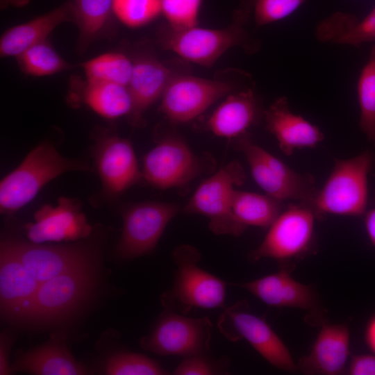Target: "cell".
Returning <instances> with one entry per match:
<instances>
[{"mask_svg":"<svg viewBox=\"0 0 375 375\" xmlns=\"http://www.w3.org/2000/svg\"><path fill=\"white\" fill-rule=\"evenodd\" d=\"M88 163L62 156L54 146L42 142L0 183V210L11 214L26 206L49 181L69 171H89Z\"/></svg>","mask_w":375,"mask_h":375,"instance_id":"obj_1","label":"cell"},{"mask_svg":"<svg viewBox=\"0 0 375 375\" xmlns=\"http://www.w3.org/2000/svg\"><path fill=\"white\" fill-rule=\"evenodd\" d=\"M176 269L172 286L160 297L164 309L187 315L193 310L224 308L226 283L199 266L201 254L181 244L172 253Z\"/></svg>","mask_w":375,"mask_h":375,"instance_id":"obj_2","label":"cell"},{"mask_svg":"<svg viewBox=\"0 0 375 375\" xmlns=\"http://www.w3.org/2000/svg\"><path fill=\"white\" fill-rule=\"evenodd\" d=\"M373 165L370 151L349 159H336L331 174L308 205L317 219L326 215L360 216L366 212L368 176Z\"/></svg>","mask_w":375,"mask_h":375,"instance_id":"obj_3","label":"cell"},{"mask_svg":"<svg viewBox=\"0 0 375 375\" xmlns=\"http://www.w3.org/2000/svg\"><path fill=\"white\" fill-rule=\"evenodd\" d=\"M244 20L241 17L233 25L219 29L198 26L174 29L168 26L159 31V41L164 49L181 58L210 67L233 47L241 46L249 52L258 48L259 42L244 29Z\"/></svg>","mask_w":375,"mask_h":375,"instance_id":"obj_4","label":"cell"},{"mask_svg":"<svg viewBox=\"0 0 375 375\" xmlns=\"http://www.w3.org/2000/svg\"><path fill=\"white\" fill-rule=\"evenodd\" d=\"M246 179L242 166L233 161L205 179L197 188L183 211L209 219V229L216 235L240 236L247 228L235 218L233 209L235 186Z\"/></svg>","mask_w":375,"mask_h":375,"instance_id":"obj_5","label":"cell"},{"mask_svg":"<svg viewBox=\"0 0 375 375\" xmlns=\"http://www.w3.org/2000/svg\"><path fill=\"white\" fill-rule=\"evenodd\" d=\"M256 183L278 200H294L309 205L318 188L310 174H300L255 143L248 133L235 139Z\"/></svg>","mask_w":375,"mask_h":375,"instance_id":"obj_6","label":"cell"},{"mask_svg":"<svg viewBox=\"0 0 375 375\" xmlns=\"http://www.w3.org/2000/svg\"><path fill=\"white\" fill-rule=\"evenodd\" d=\"M215 167L210 154L197 156L182 140L170 136L160 140L144 157L143 178L159 189L183 188Z\"/></svg>","mask_w":375,"mask_h":375,"instance_id":"obj_7","label":"cell"},{"mask_svg":"<svg viewBox=\"0 0 375 375\" xmlns=\"http://www.w3.org/2000/svg\"><path fill=\"white\" fill-rule=\"evenodd\" d=\"M223 309L217 328L225 338L233 342L245 340L272 366L289 372L297 371L285 344L265 320L251 312L247 301Z\"/></svg>","mask_w":375,"mask_h":375,"instance_id":"obj_8","label":"cell"},{"mask_svg":"<svg viewBox=\"0 0 375 375\" xmlns=\"http://www.w3.org/2000/svg\"><path fill=\"white\" fill-rule=\"evenodd\" d=\"M212 327L206 316L192 318L164 309L140 344L143 349L160 356L185 358L208 353Z\"/></svg>","mask_w":375,"mask_h":375,"instance_id":"obj_9","label":"cell"},{"mask_svg":"<svg viewBox=\"0 0 375 375\" xmlns=\"http://www.w3.org/2000/svg\"><path fill=\"white\" fill-rule=\"evenodd\" d=\"M316 219L306 203L288 206L269 227L260 244L250 252L249 260L267 258L283 262L305 255L313 242Z\"/></svg>","mask_w":375,"mask_h":375,"instance_id":"obj_10","label":"cell"},{"mask_svg":"<svg viewBox=\"0 0 375 375\" xmlns=\"http://www.w3.org/2000/svg\"><path fill=\"white\" fill-rule=\"evenodd\" d=\"M235 87L228 81L176 74L160 98V111L172 123H186L233 92Z\"/></svg>","mask_w":375,"mask_h":375,"instance_id":"obj_11","label":"cell"},{"mask_svg":"<svg viewBox=\"0 0 375 375\" xmlns=\"http://www.w3.org/2000/svg\"><path fill=\"white\" fill-rule=\"evenodd\" d=\"M173 203L147 201L128 208L123 215L119 256L132 259L152 252L169 222L178 212Z\"/></svg>","mask_w":375,"mask_h":375,"instance_id":"obj_12","label":"cell"},{"mask_svg":"<svg viewBox=\"0 0 375 375\" xmlns=\"http://www.w3.org/2000/svg\"><path fill=\"white\" fill-rule=\"evenodd\" d=\"M92 285L91 265L67 271L40 283L28 319L49 323L63 318L86 297Z\"/></svg>","mask_w":375,"mask_h":375,"instance_id":"obj_13","label":"cell"},{"mask_svg":"<svg viewBox=\"0 0 375 375\" xmlns=\"http://www.w3.org/2000/svg\"><path fill=\"white\" fill-rule=\"evenodd\" d=\"M77 199L60 197L56 206L46 204L34 214V222L25 225L31 242H67L89 236L92 226Z\"/></svg>","mask_w":375,"mask_h":375,"instance_id":"obj_14","label":"cell"},{"mask_svg":"<svg viewBox=\"0 0 375 375\" xmlns=\"http://www.w3.org/2000/svg\"><path fill=\"white\" fill-rule=\"evenodd\" d=\"M7 242L40 283L67 271L92 265L89 251L80 245H48L15 240Z\"/></svg>","mask_w":375,"mask_h":375,"instance_id":"obj_15","label":"cell"},{"mask_svg":"<svg viewBox=\"0 0 375 375\" xmlns=\"http://www.w3.org/2000/svg\"><path fill=\"white\" fill-rule=\"evenodd\" d=\"M40 285L7 240L0 247V304L3 315L28 319Z\"/></svg>","mask_w":375,"mask_h":375,"instance_id":"obj_16","label":"cell"},{"mask_svg":"<svg viewBox=\"0 0 375 375\" xmlns=\"http://www.w3.org/2000/svg\"><path fill=\"white\" fill-rule=\"evenodd\" d=\"M96 147L95 162L106 193L119 195L143 178L129 140L106 135Z\"/></svg>","mask_w":375,"mask_h":375,"instance_id":"obj_17","label":"cell"},{"mask_svg":"<svg viewBox=\"0 0 375 375\" xmlns=\"http://www.w3.org/2000/svg\"><path fill=\"white\" fill-rule=\"evenodd\" d=\"M132 74L128 88L132 100L131 124L142 126L145 111L161 98L176 75L163 62L152 56L143 55L133 60Z\"/></svg>","mask_w":375,"mask_h":375,"instance_id":"obj_18","label":"cell"},{"mask_svg":"<svg viewBox=\"0 0 375 375\" xmlns=\"http://www.w3.org/2000/svg\"><path fill=\"white\" fill-rule=\"evenodd\" d=\"M264 303L319 312V306L310 285L295 280L285 269L239 285Z\"/></svg>","mask_w":375,"mask_h":375,"instance_id":"obj_19","label":"cell"},{"mask_svg":"<svg viewBox=\"0 0 375 375\" xmlns=\"http://www.w3.org/2000/svg\"><path fill=\"white\" fill-rule=\"evenodd\" d=\"M266 129L276 139L281 150L287 156L299 149L313 148L324 139L315 125L292 112L285 97L276 99L263 111Z\"/></svg>","mask_w":375,"mask_h":375,"instance_id":"obj_20","label":"cell"},{"mask_svg":"<svg viewBox=\"0 0 375 375\" xmlns=\"http://www.w3.org/2000/svg\"><path fill=\"white\" fill-rule=\"evenodd\" d=\"M349 355L348 326L323 324L310 353L300 359L298 369L307 374H340L346 368Z\"/></svg>","mask_w":375,"mask_h":375,"instance_id":"obj_21","label":"cell"},{"mask_svg":"<svg viewBox=\"0 0 375 375\" xmlns=\"http://www.w3.org/2000/svg\"><path fill=\"white\" fill-rule=\"evenodd\" d=\"M260 115V104L249 87L228 94L210 116L206 126L217 136L235 139L247 133Z\"/></svg>","mask_w":375,"mask_h":375,"instance_id":"obj_22","label":"cell"},{"mask_svg":"<svg viewBox=\"0 0 375 375\" xmlns=\"http://www.w3.org/2000/svg\"><path fill=\"white\" fill-rule=\"evenodd\" d=\"M69 21H73L69 1L45 14L9 28L0 39L1 57L16 58L31 46L47 40L58 26Z\"/></svg>","mask_w":375,"mask_h":375,"instance_id":"obj_23","label":"cell"},{"mask_svg":"<svg viewBox=\"0 0 375 375\" xmlns=\"http://www.w3.org/2000/svg\"><path fill=\"white\" fill-rule=\"evenodd\" d=\"M12 369L36 375H83L88 370L58 340L32 349L12 366Z\"/></svg>","mask_w":375,"mask_h":375,"instance_id":"obj_24","label":"cell"},{"mask_svg":"<svg viewBox=\"0 0 375 375\" xmlns=\"http://www.w3.org/2000/svg\"><path fill=\"white\" fill-rule=\"evenodd\" d=\"M315 35L321 42L359 47L375 41V8L364 18L336 12L321 20Z\"/></svg>","mask_w":375,"mask_h":375,"instance_id":"obj_25","label":"cell"},{"mask_svg":"<svg viewBox=\"0 0 375 375\" xmlns=\"http://www.w3.org/2000/svg\"><path fill=\"white\" fill-rule=\"evenodd\" d=\"M78 90L83 103L98 115L115 119L130 114L132 100L126 85L85 80Z\"/></svg>","mask_w":375,"mask_h":375,"instance_id":"obj_26","label":"cell"},{"mask_svg":"<svg viewBox=\"0 0 375 375\" xmlns=\"http://www.w3.org/2000/svg\"><path fill=\"white\" fill-rule=\"evenodd\" d=\"M74 22L78 29V49L85 51L109 29L112 12V0H69Z\"/></svg>","mask_w":375,"mask_h":375,"instance_id":"obj_27","label":"cell"},{"mask_svg":"<svg viewBox=\"0 0 375 375\" xmlns=\"http://www.w3.org/2000/svg\"><path fill=\"white\" fill-rule=\"evenodd\" d=\"M232 209L245 226L269 228L283 211V201L268 194L235 190Z\"/></svg>","mask_w":375,"mask_h":375,"instance_id":"obj_28","label":"cell"},{"mask_svg":"<svg viewBox=\"0 0 375 375\" xmlns=\"http://www.w3.org/2000/svg\"><path fill=\"white\" fill-rule=\"evenodd\" d=\"M133 62L125 54L112 51L102 53L81 64L86 80L128 86Z\"/></svg>","mask_w":375,"mask_h":375,"instance_id":"obj_29","label":"cell"},{"mask_svg":"<svg viewBox=\"0 0 375 375\" xmlns=\"http://www.w3.org/2000/svg\"><path fill=\"white\" fill-rule=\"evenodd\" d=\"M16 59L20 69L33 76H50L70 68L47 40L28 48Z\"/></svg>","mask_w":375,"mask_h":375,"instance_id":"obj_30","label":"cell"},{"mask_svg":"<svg viewBox=\"0 0 375 375\" xmlns=\"http://www.w3.org/2000/svg\"><path fill=\"white\" fill-rule=\"evenodd\" d=\"M357 92L360 106L359 127L375 147V44L360 72Z\"/></svg>","mask_w":375,"mask_h":375,"instance_id":"obj_31","label":"cell"},{"mask_svg":"<svg viewBox=\"0 0 375 375\" xmlns=\"http://www.w3.org/2000/svg\"><path fill=\"white\" fill-rule=\"evenodd\" d=\"M112 12L124 26L140 28L162 15L161 0H112Z\"/></svg>","mask_w":375,"mask_h":375,"instance_id":"obj_32","label":"cell"},{"mask_svg":"<svg viewBox=\"0 0 375 375\" xmlns=\"http://www.w3.org/2000/svg\"><path fill=\"white\" fill-rule=\"evenodd\" d=\"M104 372L108 375H166L169 373L154 360L133 352H119L106 361Z\"/></svg>","mask_w":375,"mask_h":375,"instance_id":"obj_33","label":"cell"},{"mask_svg":"<svg viewBox=\"0 0 375 375\" xmlns=\"http://www.w3.org/2000/svg\"><path fill=\"white\" fill-rule=\"evenodd\" d=\"M202 0H161L162 15L174 29L198 26Z\"/></svg>","mask_w":375,"mask_h":375,"instance_id":"obj_34","label":"cell"},{"mask_svg":"<svg viewBox=\"0 0 375 375\" xmlns=\"http://www.w3.org/2000/svg\"><path fill=\"white\" fill-rule=\"evenodd\" d=\"M307 0H253V12L256 26L280 21L294 12Z\"/></svg>","mask_w":375,"mask_h":375,"instance_id":"obj_35","label":"cell"},{"mask_svg":"<svg viewBox=\"0 0 375 375\" xmlns=\"http://www.w3.org/2000/svg\"><path fill=\"white\" fill-rule=\"evenodd\" d=\"M227 361L211 359L208 353L183 358L173 372L174 375H212L225 374Z\"/></svg>","mask_w":375,"mask_h":375,"instance_id":"obj_36","label":"cell"},{"mask_svg":"<svg viewBox=\"0 0 375 375\" xmlns=\"http://www.w3.org/2000/svg\"><path fill=\"white\" fill-rule=\"evenodd\" d=\"M347 372L350 375H375V355L372 353L354 355Z\"/></svg>","mask_w":375,"mask_h":375,"instance_id":"obj_37","label":"cell"},{"mask_svg":"<svg viewBox=\"0 0 375 375\" xmlns=\"http://www.w3.org/2000/svg\"><path fill=\"white\" fill-rule=\"evenodd\" d=\"M9 343L6 341L4 337H1L0 345V374H10L13 372L12 367L9 365L8 361Z\"/></svg>","mask_w":375,"mask_h":375,"instance_id":"obj_38","label":"cell"},{"mask_svg":"<svg viewBox=\"0 0 375 375\" xmlns=\"http://www.w3.org/2000/svg\"><path fill=\"white\" fill-rule=\"evenodd\" d=\"M364 340L371 353L375 355V314L368 320L364 331Z\"/></svg>","mask_w":375,"mask_h":375,"instance_id":"obj_39","label":"cell"},{"mask_svg":"<svg viewBox=\"0 0 375 375\" xmlns=\"http://www.w3.org/2000/svg\"><path fill=\"white\" fill-rule=\"evenodd\" d=\"M364 224L367 235L375 249V208L364 214Z\"/></svg>","mask_w":375,"mask_h":375,"instance_id":"obj_40","label":"cell"},{"mask_svg":"<svg viewBox=\"0 0 375 375\" xmlns=\"http://www.w3.org/2000/svg\"><path fill=\"white\" fill-rule=\"evenodd\" d=\"M30 1L31 0H0V6L2 10L8 6L22 8L27 6Z\"/></svg>","mask_w":375,"mask_h":375,"instance_id":"obj_41","label":"cell"}]
</instances>
